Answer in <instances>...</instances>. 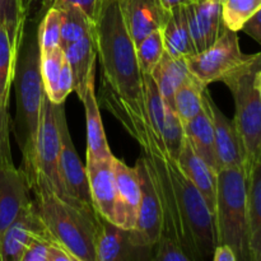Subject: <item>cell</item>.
Instances as JSON below:
<instances>
[{
  "mask_svg": "<svg viewBox=\"0 0 261 261\" xmlns=\"http://www.w3.org/2000/svg\"><path fill=\"white\" fill-rule=\"evenodd\" d=\"M135 53L142 73H152L165 53L162 30L153 31L147 37L143 38L135 46Z\"/></svg>",
  "mask_w": 261,
  "mask_h": 261,
  "instance_id": "cell-31",
  "label": "cell"
},
{
  "mask_svg": "<svg viewBox=\"0 0 261 261\" xmlns=\"http://www.w3.org/2000/svg\"><path fill=\"white\" fill-rule=\"evenodd\" d=\"M54 8H58L63 12L60 35L61 48L93 32V20L87 17L79 8L70 4H56Z\"/></svg>",
  "mask_w": 261,
  "mask_h": 261,
  "instance_id": "cell-28",
  "label": "cell"
},
{
  "mask_svg": "<svg viewBox=\"0 0 261 261\" xmlns=\"http://www.w3.org/2000/svg\"><path fill=\"white\" fill-rule=\"evenodd\" d=\"M181 172L194 184L199 193L203 195L212 213L216 216L217 203V184H218V171L209 166L191 147L190 142L185 138L178 157L176 160Z\"/></svg>",
  "mask_w": 261,
  "mask_h": 261,
  "instance_id": "cell-19",
  "label": "cell"
},
{
  "mask_svg": "<svg viewBox=\"0 0 261 261\" xmlns=\"http://www.w3.org/2000/svg\"><path fill=\"white\" fill-rule=\"evenodd\" d=\"M99 2L101 0H41V9L40 14H38V19L45 14L46 10L48 8L54 7L56 4H70L74 7L79 8L84 14L88 18H91L92 20H94L96 18L97 12H98L99 8Z\"/></svg>",
  "mask_w": 261,
  "mask_h": 261,
  "instance_id": "cell-37",
  "label": "cell"
},
{
  "mask_svg": "<svg viewBox=\"0 0 261 261\" xmlns=\"http://www.w3.org/2000/svg\"><path fill=\"white\" fill-rule=\"evenodd\" d=\"M84 106L87 124V155L93 158H106L112 155L102 124L99 105L94 91V76L89 79L86 89L79 96Z\"/></svg>",
  "mask_w": 261,
  "mask_h": 261,
  "instance_id": "cell-21",
  "label": "cell"
},
{
  "mask_svg": "<svg viewBox=\"0 0 261 261\" xmlns=\"http://www.w3.org/2000/svg\"><path fill=\"white\" fill-rule=\"evenodd\" d=\"M93 24L102 71L98 105L139 143L144 154L171 160L163 152L148 117L143 73L135 45L122 20L119 0H101Z\"/></svg>",
  "mask_w": 261,
  "mask_h": 261,
  "instance_id": "cell-1",
  "label": "cell"
},
{
  "mask_svg": "<svg viewBox=\"0 0 261 261\" xmlns=\"http://www.w3.org/2000/svg\"><path fill=\"white\" fill-rule=\"evenodd\" d=\"M255 86H256L257 92H259L260 98H261V68L257 70L256 76H255Z\"/></svg>",
  "mask_w": 261,
  "mask_h": 261,
  "instance_id": "cell-45",
  "label": "cell"
},
{
  "mask_svg": "<svg viewBox=\"0 0 261 261\" xmlns=\"http://www.w3.org/2000/svg\"><path fill=\"white\" fill-rule=\"evenodd\" d=\"M255 54L246 55L241 51L237 32L226 28L212 46L186 59L190 73L201 83L223 82L236 70L254 59Z\"/></svg>",
  "mask_w": 261,
  "mask_h": 261,
  "instance_id": "cell-7",
  "label": "cell"
},
{
  "mask_svg": "<svg viewBox=\"0 0 261 261\" xmlns=\"http://www.w3.org/2000/svg\"><path fill=\"white\" fill-rule=\"evenodd\" d=\"M51 242L46 239H36L28 245L25 251L23 252L22 260L20 261H47L48 246Z\"/></svg>",
  "mask_w": 261,
  "mask_h": 261,
  "instance_id": "cell-39",
  "label": "cell"
},
{
  "mask_svg": "<svg viewBox=\"0 0 261 261\" xmlns=\"http://www.w3.org/2000/svg\"><path fill=\"white\" fill-rule=\"evenodd\" d=\"M64 55L70 65L74 78V92L78 97L83 93L87 83L96 76L97 47L93 32L63 47Z\"/></svg>",
  "mask_w": 261,
  "mask_h": 261,
  "instance_id": "cell-20",
  "label": "cell"
},
{
  "mask_svg": "<svg viewBox=\"0 0 261 261\" xmlns=\"http://www.w3.org/2000/svg\"><path fill=\"white\" fill-rule=\"evenodd\" d=\"M18 45L7 28L0 25V107H9V94L14 79Z\"/></svg>",
  "mask_w": 261,
  "mask_h": 261,
  "instance_id": "cell-27",
  "label": "cell"
},
{
  "mask_svg": "<svg viewBox=\"0 0 261 261\" xmlns=\"http://www.w3.org/2000/svg\"><path fill=\"white\" fill-rule=\"evenodd\" d=\"M122 20L137 46L155 30H162L170 15L161 0H119Z\"/></svg>",
  "mask_w": 261,
  "mask_h": 261,
  "instance_id": "cell-15",
  "label": "cell"
},
{
  "mask_svg": "<svg viewBox=\"0 0 261 261\" xmlns=\"http://www.w3.org/2000/svg\"><path fill=\"white\" fill-rule=\"evenodd\" d=\"M71 92H74L73 71H71V68L70 65H69L68 60L65 59L63 69H61V73L60 75H59L55 93H54V96L48 99H50L51 102H54V103H64L66 97H68Z\"/></svg>",
  "mask_w": 261,
  "mask_h": 261,
  "instance_id": "cell-38",
  "label": "cell"
},
{
  "mask_svg": "<svg viewBox=\"0 0 261 261\" xmlns=\"http://www.w3.org/2000/svg\"><path fill=\"white\" fill-rule=\"evenodd\" d=\"M28 15L20 9L19 0H0V25L7 28L14 43H19Z\"/></svg>",
  "mask_w": 261,
  "mask_h": 261,
  "instance_id": "cell-34",
  "label": "cell"
},
{
  "mask_svg": "<svg viewBox=\"0 0 261 261\" xmlns=\"http://www.w3.org/2000/svg\"><path fill=\"white\" fill-rule=\"evenodd\" d=\"M206 87L193 74L178 87L173 98V106L182 124L190 121L204 110L209 93Z\"/></svg>",
  "mask_w": 261,
  "mask_h": 261,
  "instance_id": "cell-26",
  "label": "cell"
},
{
  "mask_svg": "<svg viewBox=\"0 0 261 261\" xmlns=\"http://www.w3.org/2000/svg\"><path fill=\"white\" fill-rule=\"evenodd\" d=\"M61 23L63 12L58 8H48L38 19L37 40L40 54L50 53L61 47Z\"/></svg>",
  "mask_w": 261,
  "mask_h": 261,
  "instance_id": "cell-29",
  "label": "cell"
},
{
  "mask_svg": "<svg viewBox=\"0 0 261 261\" xmlns=\"http://www.w3.org/2000/svg\"><path fill=\"white\" fill-rule=\"evenodd\" d=\"M260 7L261 0H223L222 18L224 25L228 30L239 32Z\"/></svg>",
  "mask_w": 261,
  "mask_h": 261,
  "instance_id": "cell-30",
  "label": "cell"
},
{
  "mask_svg": "<svg viewBox=\"0 0 261 261\" xmlns=\"http://www.w3.org/2000/svg\"><path fill=\"white\" fill-rule=\"evenodd\" d=\"M154 246L139 245L133 229L120 227L98 216L96 234L97 261L153 260Z\"/></svg>",
  "mask_w": 261,
  "mask_h": 261,
  "instance_id": "cell-10",
  "label": "cell"
},
{
  "mask_svg": "<svg viewBox=\"0 0 261 261\" xmlns=\"http://www.w3.org/2000/svg\"><path fill=\"white\" fill-rule=\"evenodd\" d=\"M190 74L186 59L175 58L165 51L150 75L153 76V81L165 103L175 110L173 98L176 91L190 76Z\"/></svg>",
  "mask_w": 261,
  "mask_h": 261,
  "instance_id": "cell-23",
  "label": "cell"
},
{
  "mask_svg": "<svg viewBox=\"0 0 261 261\" xmlns=\"http://www.w3.org/2000/svg\"><path fill=\"white\" fill-rule=\"evenodd\" d=\"M64 61H65V55H64V51L61 47L50 51V53L40 54L41 76H42L45 93L47 94L48 98H51L55 93L56 84H58V79L61 73V69H63Z\"/></svg>",
  "mask_w": 261,
  "mask_h": 261,
  "instance_id": "cell-33",
  "label": "cell"
},
{
  "mask_svg": "<svg viewBox=\"0 0 261 261\" xmlns=\"http://www.w3.org/2000/svg\"><path fill=\"white\" fill-rule=\"evenodd\" d=\"M153 260L155 261H194L188 250L171 237L161 236L154 245Z\"/></svg>",
  "mask_w": 261,
  "mask_h": 261,
  "instance_id": "cell-35",
  "label": "cell"
},
{
  "mask_svg": "<svg viewBox=\"0 0 261 261\" xmlns=\"http://www.w3.org/2000/svg\"><path fill=\"white\" fill-rule=\"evenodd\" d=\"M162 36L165 51L171 56L188 59L196 54L189 31L185 5H178L170 10L167 22L162 28Z\"/></svg>",
  "mask_w": 261,
  "mask_h": 261,
  "instance_id": "cell-24",
  "label": "cell"
},
{
  "mask_svg": "<svg viewBox=\"0 0 261 261\" xmlns=\"http://www.w3.org/2000/svg\"><path fill=\"white\" fill-rule=\"evenodd\" d=\"M58 121L61 139L59 166H60L61 181H63L66 195L74 205L92 212V213H96L93 203H92L91 191H89L87 170L83 163L81 162V158L74 148L73 140H71L70 133H69L68 122H66L64 103L58 105Z\"/></svg>",
  "mask_w": 261,
  "mask_h": 261,
  "instance_id": "cell-9",
  "label": "cell"
},
{
  "mask_svg": "<svg viewBox=\"0 0 261 261\" xmlns=\"http://www.w3.org/2000/svg\"><path fill=\"white\" fill-rule=\"evenodd\" d=\"M9 107H0V168L14 166L10 150Z\"/></svg>",
  "mask_w": 261,
  "mask_h": 261,
  "instance_id": "cell-36",
  "label": "cell"
},
{
  "mask_svg": "<svg viewBox=\"0 0 261 261\" xmlns=\"http://www.w3.org/2000/svg\"><path fill=\"white\" fill-rule=\"evenodd\" d=\"M86 170L94 211L102 218L115 223L117 195L114 172V154L106 158H93L87 155Z\"/></svg>",
  "mask_w": 261,
  "mask_h": 261,
  "instance_id": "cell-13",
  "label": "cell"
},
{
  "mask_svg": "<svg viewBox=\"0 0 261 261\" xmlns=\"http://www.w3.org/2000/svg\"><path fill=\"white\" fill-rule=\"evenodd\" d=\"M33 203L53 240L65 247L76 261H97L96 234L98 214L64 200L41 173L31 182Z\"/></svg>",
  "mask_w": 261,
  "mask_h": 261,
  "instance_id": "cell-3",
  "label": "cell"
},
{
  "mask_svg": "<svg viewBox=\"0 0 261 261\" xmlns=\"http://www.w3.org/2000/svg\"><path fill=\"white\" fill-rule=\"evenodd\" d=\"M211 94L206 96V105L203 111L196 115L194 119L184 124L186 139L190 142L191 147L196 153L208 163L209 166L218 171L217 163L216 144H214V126L212 120L211 105H209Z\"/></svg>",
  "mask_w": 261,
  "mask_h": 261,
  "instance_id": "cell-22",
  "label": "cell"
},
{
  "mask_svg": "<svg viewBox=\"0 0 261 261\" xmlns=\"http://www.w3.org/2000/svg\"><path fill=\"white\" fill-rule=\"evenodd\" d=\"M260 161H261V158H260Z\"/></svg>",
  "mask_w": 261,
  "mask_h": 261,
  "instance_id": "cell-46",
  "label": "cell"
},
{
  "mask_svg": "<svg viewBox=\"0 0 261 261\" xmlns=\"http://www.w3.org/2000/svg\"><path fill=\"white\" fill-rule=\"evenodd\" d=\"M218 244L228 245L237 261H251L247 213V170L245 167L218 171L216 203Z\"/></svg>",
  "mask_w": 261,
  "mask_h": 261,
  "instance_id": "cell-4",
  "label": "cell"
},
{
  "mask_svg": "<svg viewBox=\"0 0 261 261\" xmlns=\"http://www.w3.org/2000/svg\"><path fill=\"white\" fill-rule=\"evenodd\" d=\"M247 213L251 261H261V161L247 171Z\"/></svg>",
  "mask_w": 261,
  "mask_h": 261,
  "instance_id": "cell-25",
  "label": "cell"
},
{
  "mask_svg": "<svg viewBox=\"0 0 261 261\" xmlns=\"http://www.w3.org/2000/svg\"><path fill=\"white\" fill-rule=\"evenodd\" d=\"M185 138L182 121L176 114L175 110L167 106L166 107V120L162 133V142L167 155L175 162L177 160Z\"/></svg>",
  "mask_w": 261,
  "mask_h": 261,
  "instance_id": "cell-32",
  "label": "cell"
},
{
  "mask_svg": "<svg viewBox=\"0 0 261 261\" xmlns=\"http://www.w3.org/2000/svg\"><path fill=\"white\" fill-rule=\"evenodd\" d=\"M32 3H33V0H19L20 9H22V12L24 13L25 15H28V12H30Z\"/></svg>",
  "mask_w": 261,
  "mask_h": 261,
  "instance_id": "cell-44",
  "label": "cell"
},
{
  "mask_svg": "<svg viewBox=\"0 0 261 261\" xmlns=\"http://www.w3.org/2000/svg\"><path fill=\"white\" fill-rule=\"evenodd\" d=\"M47 261H76L75 257L58 242H51L48 246Z\"/></svg>",
  "mask_w": 261,
  "mask_h": 261,
  "instance_id": "cell-41",
  "label": "cell"
},
{
  "mask_svg": "<svg viewBox=\"0 0 261 261\" xmlns=\"http://www.w3.org/2000/svg\"><path fill=\"white\" fill-rule=\"evenodd\" d=\"M36 239L54 241L32 200L3 233L0 261H20L28 245Z\"/></svg>",
  "mask_w": 261,
  "mask_h": 261,
  "instance_id": "cell-12",
  "label": "cell"
},
{
  "mask_svg": "<svg viewBox=\"0 0 261 261\" xmlns=\"http://www.w3.org/2000/svg\"><path fill=\"white\" fill-rule=\"evenodd\" d=\"M245 33H247L249 36H251L255 41L261 45V7L260 9L247 20L244 24L242 30Z\"/></svg>",
  "mask_w": 261,
  "mask_h": 261,
  "instance_id": "cell-40",
  "label": "cell"
},
{
  "mask_svg": "<svg viewBox=\"0 0 261 261\" xmlns=\"http://www.w3.org/2000/svg\"><path fill=\"white\" fill-rule=\"evenodd\" d=\"M213 261H237L236 254L233 250L224 244H218L213 251V256H212Z\"/></svg>",
  "mask_w": 261,
  "mask_h": 261,
  "instance_id": "cell-42",
  "label": "cell"
},
{
  "mask_svg": "<svg viewBox=\"0 0 261 261\" xmlns=\"http://www.w3.org/2000/svg\"><path fill=\"white\" fill-rule=\"evenodd\" d=\"M170 167L185 228L186 249L194 257V261L211 259L218 245L216 216L212 213L203 195L181 172L173 160H170Z\"/></svg>",
  "mask_w": 261,
  "mask_h": 261,
  "instance_id": "cell-6",
  "label": "cell"
},
{
  "mask_svg": "<svg viewBox=\"0 0 261 261\" xmlns=\"http://www.w3.org/2000/svg\"><path fill=\"white\" fill-rule=\"evenodd\" d=\"M140 180V203L134 232L139 245L154 246L162 236V208L144 157L140 155L135 163Z\"/></svg>",
  "mask_w": 261,
  "mask_h": 261,
  "instance_id": "cell-11",
  "label": "cell"
},
{
  "mask_svg": "<svg viewBox=\"0 0 261 261\" xmlns=\"http://www.w3.org/2000/svg\"><path fill=\"white\" fill-rule=\"evenodd\" d=\"M209 105L214 126V144L218 171L236 167L246 168V152L236 124L217 107L212 97L209 98Z\"/></svg>",
  "mask_w": 261,
  "mask_h": 261,
  "instance_id": "cell-16",
  "label": "cell"
},
{
  "mask_svg": "<svg viewBox=\"0 0 261 261\" xmlns=\"http://www.w3.org/2000/svg\"><path fill=\"white\" fill-rule=\"evenodd\" d=\"M261 68V53L241 69L227 76L223 83L234 98V124L246 152L247 171L261 158V98L255 76Z\"/></svg>",
  "mask_w": 261,
  "mask_h": 261,
  "instance_id": "cell-5",
  "label": "cell"
},
{
  "mask_svg": "<svg viewBox=\"0 0 261 261\" xmlns=\"http://www.w3.org/2000/svg\"><path fill=\"white\" fill-rule=\"evenodd\" d=\"M185 5L189 31L196 54L213 45L226 25L222 18V2L219 0H193Z\"/></svg>",
  "mask_w": 261,
  "mask_h": 261,
  "instance_id": "cell-14",
  "label": "cell"
},
{
  "mask_svg": "<svg viewBox=\"0 0 261 261\" xmlns=\"http://www.w3.org/2000/svg\"><path fill=\"white\" fill-rule=\"evenodd\" d=\"M162 4L165 5L166 9L171 10L172 8L178 7V5H184V4H188V3L193 2V0H161Z\"/></svg>",
  "mask_w": 261,
  "mask_h": 261,
  "instance_id": "cell-43",
  "label": "cell"
},
{
  "mask_svg": "<svg viewBox=\"0 0 261 261\" xmlns=\"http://www.w3.org/2000/svg\"><path fill=\"white\" fill-rule=\"evenodd\" d=\"M60 149L61 139L58 121V105L51 102L47 94H45L36 140V173H41L60 198L73 204L69 200L61 181L59 166Z\"/></svg>",
  "mask_w": 261,
  "mask_h": 261,
  "instance_id": "cell-8",
  "label": "cell"
},
{
  "mask_svg": "<svg viewBox=\"0 0 261 261\" xmlns=\"http://www.w3.org/2000/svg\"><path fill=\"white\" fill-rule=\"evenodd\" d=\"M31 201V185L25 173L15 166L0 168V239Z\"/></svg>",
  "mask_w": 261,
  "mask_h": 261,
  "instance_id": "cell-17",
  "label": "cell"
},
{
  "mask_svg": "<svg viewBox=\"0 0 261 261\" xmlns=\"http://www.w3.org/2000/svg\"><path fill=\"white\" fill-rule=\"evenodd\" d=\"M115 184H116V221L115 224L134 229L140 203V180L137 167H129L114 155Z\"/></svg>",
  "mask_w": 261,
  "mask_h": 261,
  "instance_id": "cell-18",
  "label": "cell"
},
{
  "mask_svg": "<svg viewBox=\"0 0 261 261\" xmlns=\"http://www.w3.org/2000/svg\"><path fill=\"white\" fill-rule=\"evenodd\" d=\"M37 25L38 20H28L27 17L18 43L13 79L17 98L13 132L22 153V165L19 168L25 173L30 185L36 176V140L46 94L40 70Z\"/></svg>",
  "mask_w": 261,
  "mask_h": 261,
  "instance_id": "cell-2",
  "label": "cell"
}]
</instances>
